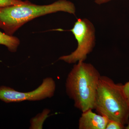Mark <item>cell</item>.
<instances>
[{
    "label": "cell",
    "mask_w": 129,
    "mask_h": 129,
    "mask_svg": "<svg viewBox=\"0 0 129 129\" xmlns=\"http://www.w3.org/2000/svg\"><path fill=\"white\" fill-rule=\"evenodd\" d=\"M25 1L22 0H0V7L21 5L25 3Z\"/></svg>",
    "instance_id": "obj_8"
},
{
    "label": "cell",
    "mask_w": 129,
    "mask_h": 129,
    "mask_svg": "<svg viewBox=\"0 0 129 129\" xmlns=\"http://www.w3.org/2000/svg\"><path fill=\"white\" fill-rule=\"evenodd\" d=\"M101 76L92 64L83 61L74 64L68 75L65 83L67 94L82 112L94 109Z\"/></svg>",
    "instance_id": "obj_2"
},
{
    "label": "cell",
    "mask_w": 129,
    "mask_h": 129,
    "mask_svg": "<svg viewBox=\"0 0 129 129\" xmlns=\"http://www.w3.org/2000/svg\"><path fill=\"white\" fill-rule=\"evenodd\" d=\"M124 91L129 101V81L123 85Z\"/></svg>",
    "instance_id": "obj_10"
},
{
    "label": "cell",
    "mask_w": 129,
    "mask_h": 129,
    "mask_svg": "<svg viewBox=\"0 0 129 129\" xmlns=\"http://www.w3.org/2000/svg\"><path fill=\"white\" fill-rule=\"evenodd\" d=\"M125 128L126 129H129V122L127 124V127H125Z\"/></svg>",
    "instance_id": "obj_12"
},
{
    "label": "cell",
    "mask_w": 129,
    "mask_h": 129,
    "mask_svg": "<svg viewBox=\"0 0 129 129\" xmlns=\"http://www.w3.org/2000/svg\"><path fill=\"white\" fill-rule=\"evenodd\" d=\"M111 0H94L95 3L98 5H101L109 2Z\"/></svg>",
    "instance_id": "obj_11"
},
{
    "label": "cell",
    "mask_w": 129,
    "mask_h": 129,
    "mask_svg": "<svg viewBox=\"0 0 129 129\" xmlns=\"http://www.w3.org/2000/svg\"><path fill=\"white\" fill-rule=\"evenodd\" d=\"M94 109L99 114L123 125L129 122V101L123 85L116 84L107 76H101L98 86Z\"/></svg>",
    "instance_id": "obj_3"
},
{
    "label": "cell",
    "mask_w": 129,
    "mask_h": 129,
    "mask_svg": "<svg viewBox=\"0 0 129 129\" xmlns=\"http://www.w3.org/2000/svg\"><path fill=\"white\" fill-rule=\"evenodd\" d=\"M20 44V40L17 37L9 35L0 31V45L6 47L9 51L16 52Z\"/></svg>",
    "instance_id": "obj_7"
},
{
    "label": "cell",
    "mask_w": 129,
    "mask_h": 129,
    "mask_svg": "<svg viewBox=\"0 0 129 129\" xmlns=\"http://www.w3.org/2000/svg\"><path fill=\"white\" fill-rule=\"evenodd\" d=\"M55 81L51 77L44 79L40 85L28 92H21L5 86H0V100L6 103L24 101H37L54 95L56 90Z\"/></svg>",
    "instance_id": "obj_5"
},
{
    "label": "cell",
    "mask_w": 129,
    "mask_h": 129,
    "mask_svg": "<svg viewBox=\"0 0 129 129\" xmlns=\"http://www.w3.org/2000/svg\"><path fill=\"white\" fill-rule=\"evenodd\" d=\"M109 119L89 109L82 112L79 122V129H106Z\"/></svg>",
    "instance_id": "obj_6"
},
{
    "label": "cell",
    "mask_w": 129,
    "mask_h": 129,
    "mask_svg": "<svg viewBox=\"0 0 129 129\" xmlns=\"http://www.w3.org/2000/svg\"><path fill=\"white\" fill-rule=\"evenodd\" d=\"M58 12L75 15L73 3L58 0L48 5H38L28 1L21 5L0 7V28L4 33L13 35L26 23L38 17Z\"/></svg>",
    "instance_id": "obj_1"
},
{
    "label": "cell",
    "mask_w": 129,
    "mask_h": 129,
    "mask_svg": "<svg viewBox=\"0 0 129 129\" xmlns=\"http://www.w3.org/2000/svg\"><path fill=\"white\" fill-rule=\"evenodd\" d=\"M124 125L119 122L113 120H109L106 129H122L124 128Z\"/></svg>",
    "instance_id": "obj_9"
},
{
    "label": "cell",
    "mask_w": 129,
    "mask_h": 129,
    "mask_svg": "<svg viewBox=\"0 0 129 129\" xmlns=\"http://www.w3.org/2000/svg\"><path fill=\"white\" fill-rule=\"evenodd\" d=\"M70 31L73 34L78 42L76 50L69 55L61 56L58 60L69 64L79 61H84L92 51L95 44V28L92 23L86 18H79Z\"/></svg>",
    "instance_id": "obj_4"
}]
</instances>
